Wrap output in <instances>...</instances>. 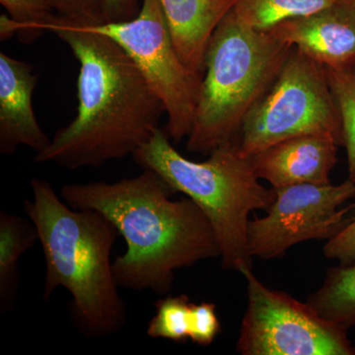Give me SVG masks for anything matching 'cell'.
<instances>
[{
  "mask_svg": "<svg viewBox=\"0 0 355 355\" xmlns=\"http://www.w3.org/2000/svg\"><path fill=\"white\" fill-rule=\"evenodd\" d=\"M41 29L57 35L78 60V107L35 162L77 170L132 156L160 128L165 113L139 67L114 40L58 14Z\"/></svg>",
  "mask_w": 355,
  "mask_h": 355,
  "instance_id": "6da1fadb",
  "label": "cell"
},
{
  "mask_svg": "<svg viewBox=\"0 0 355 355\" xmlns=\"http://www.w3.org/2000/svg\"><path fill=\"white\" fill-rule=\"evenodd\" d=\"M176 191L158 173L114 183L67 184L60 198L76 209L95 210L110 219L127 243V251L113 261L119 286L166 295L175 272L220 258L216 233L190 198L173 200Z\"/></svg>",
  "mask_w": 355,
  "mask_h": 355,
  "instance_id": "7a4b0ae2",
  "label": "cell"
},
{
  "mask_svg": "<svg viewBox=\"0 0 355 355\" xmlns=\"http://www.w3.org/2000/svg\"><path fill=\"white\" fill-rule=\"evenodd\" d=\"M31 188L24 209L46 261L44 300L62 287L71 294L70 314L81 335H116L127 321L111 260L118 229L100 212L69 207L46 180L34 178Z\"/></svg>",
  "mask_w": 355,
  "mask_h": 355,
  "instance_id": "3957f363",
  "label": "cell"
},
{
  "mask_svg": "<svg viewBox=\"0 0 355 355\" xmlns=\"http://www.w3.org/2000/svg\"><path fill=\"white\" fill-rule=\"evenodd\" d=\"M169 135L159 128L132 157L142 169L158 173L175 191L197 203L216 233L222 266L241 272L252 268L248 251L249 216L268 209L275 198V189L259 182L251 158L243 157L237 140L196 162L178 153Z\"/></svg>",
  "mask_w": 355,
  "mask_h": 355,
  "instance_id": "277c9868",
  "label": "cell"
},
{
  "mask_svg": "<svg viewBox=\"0 0 355 355\" xmlns=\"http://www.w3.org/2000/svg\"><path fill=\"white\" fill-rule=\"evenodd\" d=\"M292 50L272 32L242 24L232 9L207 48L187 149L207 154L237 140L248 113L272 87Z\"/></svg>",
  "mask_w": 355,
  "mask_h": 355,
  "instance_id": "5b68a950",
  "label": "cell"
},
{
  "mask_svg": "<svg viewBox=\"0 0 355 355\" xmlns=\"http://www.w3.org/2000/svg\"><path fill=\"white\" fill-rule=\"evenodd\" d=\"M322 133L343 146V127L326 67L293 48L272 87L248 113L237 137L250 158L282 140Z\"/></svg>",
  "mask_w": 355,
  "mask_h": 355,
  "instance_id": "8992f818",
  "label": "cell"
},
{
  "mask_svg": "<svg viewBox=\"0 0 355 355\" xmlns=\"http://www.w3.org/2000/svg\"><path fill=\"white\" fill-rule=\"evenodd\" d=\"M78 27L105 35L123 49L162 102L170 139L180 142L188 137L202 77L178 55L159 0H142L132 19Z\"/></svg>",
  "mask_w": 355,
  "mask_h": 355,
  "instance_id": "52a82bcc",
  "label": "cell"
},
{
  "mask_svg": "<svg viewBox=\"0 0 355 355\" xmlns=\"http://www.w3.org/2000/svg\"><path fill=\"white\" fill-rule=\"evenodd\" d=\"M248 306L237 352L243 355H355L347 329L308 303L266 286L246 268Z\"/></svg>",
  "mask_w": 355,
  "mask_h": 355,
  "instance_id": "ba28073f",
  "label": "cell"
},
{
  "mask_svg": "<svg viewBox=\"0 0 355 355\" xmlns=\"http://www.w3.org/2000/svg\"><path fill=\"white\" fill-rule=\"evenodd\" d=\"M275 191L268 214L249 221L248 251L252 258L270 260L299 243L331 239L352 219L347 214L354 205L340 209L355 197L352 180L340 184H294Z\"/></svg>",
  "mask_w": 355,
  "mask_h": 355,
  "instance_id": "9c48e42d",
  "label": "cell"
},
{
  "mask_svg": "<svg viewBox=\"0 0 355 355\" xmlns=\"http://www.w3.org/2000/svg\"><path fill=\"white\" fill-rule=\"evenodd\" d=\"M270 32L327 69L355 67V0H336Z\"/></svg>",
  "mask_w": 355,
  "mask_h": 355,
  "instance_id": "30bf717a",
  "label": "cell"
},
{
  "mask_svg": "<svg viewBox=\"0 0 355 355\" xmlns=\"http://www.w3.org/2000/svg\"><path fill=\"white\" fill-rule=\"evenodd\" d=\"M338 144L322 133L298 135L277 142L252 156L254 173L273 189L299 184L331 183Z\"/></svg>",
  "mask_w": 355,
  "mask_h": 355,
  "instance_id": "8fae6325",
  "label": "cell"
},
{
  "mask_svg": "<svg viewBox=\"0 0 355 355\" xmlns=\"http://www.w3.org/2000/svg\"><path fill=\"white\" fill-rule=\"evenodd\" d=\"M37 83L31 64L0 53V153L3 155H12L22 146L39 153L50 144L33 110Z\"/></svg>",
  "mask_w": 355,
  "mask_h": 355,
  "instance_id": "7c38bea8",
  "label": "cell"
},
{
  "mask_svg": "<svg viewBox=\"0 0 355 355\" xmlns=\"http://www.w3.org/2000/svg\"><path fill=\"white\" fill-rule=\"evenodd\" d=\"M173 44L182 62L196 76L205 73L212 35L236 0H159Z\"/></svg>",
  "mask_w": 355,
  "mask_h": 355,
  "instance_id": "4fadbf2b",
  "label": "cell"
},
{
  "mask_svg": "<svg viewBox=\"0 0 355 355\" xmlns=\"http://www.w3.org/2000/svg\"><path fill=\"white\" fill-rule=\"evenodd\" d=\"M39 242L38 232L29 218L0 211V307L11 309L17 297L21 257Z\"/></svg>",
  "mask_w": 355,
  "mask_h": 355,
  "instance_id": "5bb4252c",
  "label": "cell"
},
{
  "mask_svg": "<svg viewBox=\"0 0 355 355\" xmlns=\"http://www.w3.org/2000/svg\"><path fill=\"white\" fill-rule=\"evenodd\" d=\"M307 303L324 319L347 329L355 327V263L330 268Z\"/></svg>",
  "mask_w": 355,
  "mask_h": 355,
  "instance_id": "9a60e30c",
  "label": "cell"
},
{
  "mask_svg": "<svg viewBox=\"0 0 355 355\" xmlns=\"http://www.w3.org/2000/svg\"><path fill=\"white\" fill-rule=\"evenodd\" d=\"M336 0H236L233 12L242 24L259 31H270L292 18L321 10Z\"/></svg>",
  "mask_w": 355,
  "mask_h": 355,
  "instance_id": "2e32d148",
  "label": "cell"
},
{
  "mask_svg": "<svg viewBox=\"0 0 355 355\" xmlns=\"http://www.w3.org/2000/svg\"><path fill=\"white\" fill-rule=\"evenodd\" d=\"M8 15L0 17L1 41L16 35L22 43H31L44 32L42 25L57 15L53 0H0Z\"/></svg>",
  "mask_w": 355,
  "mask_h": 355,
  "instance_id": "e0dca14e",
  "label": "cell"
},
{
  "mask_svg": "<svg viewBox=\"0 0 355 355\" xmlns=\"http://www.w3.org/2000/svg\"><path fill=\"white\" fill-rule=\"evenodd\" d=\"M326 70L342 120L343 146L347 149L349 179L355 183V67H326Z\"/></svg>",
  "mask_w": 355,
  "mask_h": 355,
  "instance_id": "ac0fdd59",
  "label": "cell"
},
{
  "mask_svg": "<svg viewBox=\"0 0 355 355\" xmlns=\"http://www.w3.org/2000/svg\"><path fill=\"white\" fill-rule=\"evenodd\" d=\"M191 304L187 295L168 296L155 303V316L147 327V336L174 342L187 340L190 335Z\"/></svg>",
  "mask_w": 355,
  "mask_h": 355,
  "instance_id": "d6986e66",
  "label": "cell"
},
{
  "mask_svg": "<svg viewBox=\"0 0 355 355\" xmlns=\"http://www.w3.org/2000/svg\"><path fill=\"white\" fill-rule=\"evenodd\" d=\"M58 15L72 24L94 26L105 23L104 0H53Z\"/></svg>",
  "mask_w": 355,
  "mask_h": 355,
  "instance_id": "ffe728a7",
  "label": "cell"
},
{
  "mask_svg": "<svg viewBox=\"0 0 355 355\" xmlns=\"http://www.w3.org/2000/svg\"><path fill=\"white\" fill-rule=\"evenodd\" d=\"M220 331V323L214 303L191 304L189 338L200 345H209Z\"/></svg>",
  "mask_w": 355,
  "mask_h": 355,
  "instance_id": "44dd1931",
  "label": "cell"
},
{
  "mask_svg": "<svg viewBox=\"0 0 355 355\" xmlns=\"http://www.w3.org/2000/svg\"><path fill=\"white\" fill-rule=\"evenodd\" d=\"M324 254L326 258L338 261L340 265L355 263V217L338 234L327 241Z\"/></svg>",
  "mask_w": 355,
  "mask_h": 355,
  "instance_id": "7402d4cb",
  "label": "cell"
},
{
  "mask_svg": "<svg viewBox=\"0 0 355 355\" xmlns=\"http://www.w3.org/2000/svg\"><path fill=\"white\" fill-rule=\"evenodd\" d=\"M142 0H104L105 23L132 19L139 14Z\"/></svg>",
  "mask_w": 355,
  "mask_h": 355,
  "instance_id": "603a6c76",
  "label": "cell"
}]
</instances>
